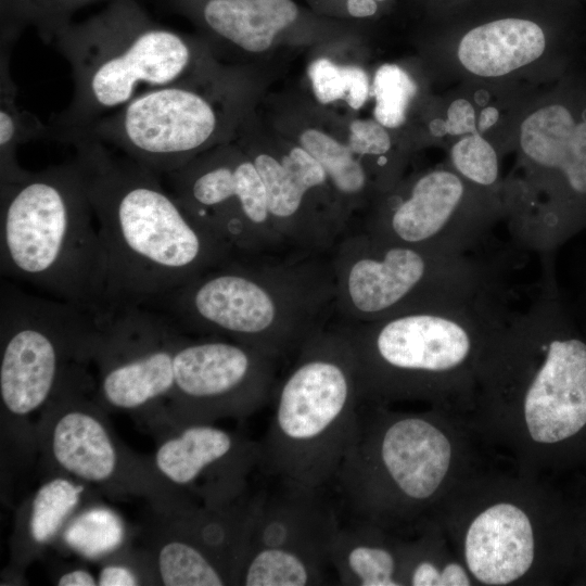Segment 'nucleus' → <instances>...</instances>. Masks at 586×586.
Segmentation results:
<instances>
[{
    "instance_id": "nucleus-29",
    "label": "nucleus",
    "mask_w": 586,
    "mask_h": 586,
    "mask_svg": "<svg viewBox=\"0 0 586 586\" xmlns=\"http://www.w3.org/2000/svg\"><path fill=\"white\" fill-rule=\"evenodd\" d=\"M416 90L415 81L399 66L384 64L379 67L373 80L374 117L378 123L388 128L400 126Z\"/></svg>"
},
{
    "instance_id": "nucleus-9",
    "label": "nucleus",
    "mask_w": 586,
    "mask_h": 586,
    "mask_svg": "<svg viewBox=\"0 0 586 586\" xmlns=\"http://www.w3.org/2000/svg\"><path fill=\"white\" fill-rule=\"evenodd\" d=\"M445 433L419 416L361 412L332 483L351 522L377 526L411 514L431 499L449 469Z\"/></svg>"
},
{
    "instance_id": "nucleus-2",
    "label": "nucleus",
    "mask_w": 586,
    "mask_h": 586,
    "mask_svg": "<svg viewBox=\"0 0 586 586\" xmlns=\"http://www.w3.org/2000/svg\"><path fill=\"white\" fill-rule=\"evenodd\" d=\"M309 254H234L146 306L183 332L232 340L277 360L322 330L334 306L332 266Z\"/></svg>"
},
{
    "instance_id": "nucleus-11",
    "label": "nucleus",
    "mask_w": 586,
    "mask_h": 586,
    "mask_svg": "<svg viewBox=\"0 0 586 586\" xmlns=\"http://www.w3.org/2000/svg\"><path fill=\"white\" fill-rule=\"evenodd\" d=\"M86 365L61 381L36 425V446L58 474L117 495L152 501L161 515L171 513L184 496L157 474L152 459L128 450L113 432Z\"/></svg>"
},
{
    "instance_id": "nucleus-3",
    "label": "nucleus",
    "mask_w": 586,
    "mask_h": 586,
    "mask_svg": "<svg viewBox=\"0 0 586 586\" xmlns=\"http://www.w3.org/2000/svg\"><path fill=\"white\" fill-rule=\"evenodd\" d=\"M1 277L100 314L104 260L77 161L0 184Z\"/></svg>"
},
{
    "instance_id": "nucleus-20",
    "label": "nucleus",
    "mask_w": 586,
    "mask_h": 586,
    "mask_svg": "<svg viewBox=\"0 0 586 586\" xmlns=\"http://www.w3.org/2000/svg\"><path fill=\"white\" fill-rule=\"evenodd\" d=\"M535 556L526 513L509 502L486 508L470 524L464 540L469 571L485 585H507L523 576Z\"/></svg>"
},
{
    "instance_id": "nucleus-37",
    "label": "nucleus",
    "mask_w": 586,
    "mask_h": 586,
    "mask_svg": "<svg viewBox=\"0 0 586 586\" xmlns=\"http://www.w3.org/2000/svg\"><path fill=\"white\" fill-rule=\"evenodd\" d=\"M470 579L464 569L457 563H448L442 569L441 586H467Z\"/></svg>"
},
{
    "instance_id": "nucleus-7",
    "label": "nucleus",
    "mask_w": 586,
    "mask_h": 586,
    "mask_svg": "<svg viewBox=\"0 0 586 586\" xmlns=\"http://www.w3.org/2000/svg\"><path fill=\"white\" fill-rule=\"evenodd\" d=\"M56 39L74 80L71 103L49 125V137L62 142L143 93L188 82L194 60L179 34L137 20L65 29Z\"/></svg>"
},
{
    "instance_id": "nucleus-6",
    "label": "nucleus",
    "mask_w": 586,
    "mask_h": 586,
    "mask_svg": "<svg viewBox=\"0 0 586 586\" xmlns=\"http://www.w3.org/2000/svg\"><path fill=\"white\" fill-rule=\"evenodd\" d=\"M524 310L509 313L481 373L521 392L531 437L586 458V342L564 320L550 282Z\"/></svg>"
},
{
    "instance_id": "nucleus-14",
    "label": "nucleus",
    "mask_w": 586,
    "mask_h": 586,
    "mask_svg": "<svg viewBox=\"0 0 586 586\" xmlns=\"http://www.w3.org/2000/svg\"><path fill=\"white\" fill-rule=\"evenodd\" d=\"M276 359L217 336L183 335L174 359V387L153 424L214 423L246 418L275 392Z\"/></svg>"
},
{
    "instance_id": "nucleus-32",
    "label": "nucleus",
    "mask_w": 586,
    "mask_h": 586,
    "mask_svg": "<svg viewBox=\"0 0 586 586\" xmlns=\"http://www.w3.org/2000/svg\"><path fill=\"white\" fill-rule=\"evenodd\" d=\"M308 75L314 92L321 103L345 99V66H339L328 59L321 58L309 65Z\"/></svg>"
},
{
    "instance_id": "nucleus-36",
    "label": "nucleus",
    "mask_w": 586,
    "mask_h": 586,
    "mask_svg": "<svg viewBox=\"0 0 586 586\" xmlns=\"http://www.w3.org/2000/svg\"><path fill=\"white\" fill-rule=\"evenodd\" d=\"M55 584L58 586H97L98 578L88 570L76 568L62 573Z\"/></svg>"
},
{
    "instance_id": "nucleus-40",
    "label": "nucleus",
    "mask_w": 586,
    "mask_h": 586,
    "mask_svg": "<svg viewBox=\"0 0 586 586\" xmlns=\"http://www.w3.org/2000/svg\"><path fill=\"white\" fill-rule=\"evenodd\" d=\"M583 526H581V540L583 543L584 560L586 562V510L582 519Z\"/></svg>"
},
{
    "instance_id": "nucleus-17",
    "label": "nucleus",
    "mask_w": 586,
    "mask_h": 586,
    "mask_svg": "<svg viewBox=\"0 0 586 586\" xmlns=\"http://www.w3.org/2000/svg\"><path fill=\"white\" fill-rule=\"evenodd\" d=\"M153 466L173 491L199 505L220 507L250 493L260 443L214 423L157 425Z\"/></svg>"
},
{
    "instance_id": "nucleus-1",
    "label": "nucleus",
    "mask_w": 586,
    "mask_h": 586,
    "mask_svg": "<svg viewBox=\"0 0 586 586\" xmlns=\"http://www.w3.org/2000/svg\"><path fill=\"white\" fill-rule=\"evenodd\" d=\"M71 143L102 244L103 310L149 305L234 255L181 205L161 175L102 142Z\"/></svg>"
},
{
    "instance_id": "nucleus-21",
    "label": "nucleus",
    "mask_w": 586,
    "mask_h": 586,
    "mask_svg": "<svg viewBox=\"0 0 586 586\" xmlns=\"http://www.w3.org/2000/svg\"><path fill=\"white\" fill-rule=\"evenodd\" d=\"M253 163L266 188L268 208L284 245L301 249L298 216L307 193L327 180L318 161L303 146L293 148L281 160L262 153Z\"/></svg>"
},
{
    "instance_id": "nucleus-35",
    "label": "nucleus",
    "mask_w": 586,
    "mask_h": 586,
    "mask_svg": "<svg viewBox=\"0 0 586 586\" xmlns=\"http://www.w3.org/2000/svg\"><path fill=\"white\" fill-rule=\"evenodd\" d=\"M347 104L358 110L366 102L369 94V80L367 74L357 66H345Z\"/></svg>"
},
{
    "instance_id": "nucleus-26",
    "label": "nucleus",
    "mask_w": 586,
    "mask_h": 586,
    "mask_svg": "<svg viewBox=\"0 0 586 586\" xmlns=\"http://www.w3.org/2000/svg\"><path fill=\"white\" fill-rule=\"evenodd\" d=\"M154 581L165 586L233 585L227 569L193 539L166 524L148 560Z\"/></svg>"
},
{
    "instance_id": "nucleus-39",
    "label": "nucleus",
    "mask_w": 586,
    "mask_h": 586,
    "mask_svg": "<svg viewBox=\"0 0 586 586\" xmlns=\"http://www.w3.org/2000/svg\"><path fill=\"white\" fill-rule=\"evenodd\" d=\"M498 118L499 112L496 107L487 106L483 109L477 120V131L484 132L493 125H495Z\"/></svg>"
},
{
    "instance_id": "nucleus-13",
    "label": "nucleus",
    "mask_w": 586,
    "mask_h": 586,
    "mask_svg": "<svg viewBox=\"0 0 586 586\" xmlns=\"http://www.w3.org/2000/svg\"><path fill=\"white\" fill-rule=\"evenodd\" d=\"M92 362L95 393L104 408L151 415L165 407L174 387V359L183 332L167 315L145 305L98 314Z\"/></svg>"
},
{
    "instance_id": "nucleus-41",
    "label": "nucleus",
    "mask_w": 586,
    "mask_h": 586,
    "mask_svg": "<svg viewBox=\"0 0 586 586\" xmlns=\"http://www.w3.org/2000/svg\"><path fill=\"white\" fill-rule=\"evenodd\" d=\"M378 1H383V0H378Z\"/></svg>"
},
{
    "instance_id": "nucleus-27",
    "label": "nucleus",
    "mask_w": 586,
    "mask_h": 586,
    "mask_svg": "<svg viewBox=\"0 0 586 586\" xmlns=\"http://www.w3.org/2000/svg\"><path fill=\"white\" fill-rule=\"evenodd\" d=\"M12 48L0 47V184L14 181L26 173L16 158L21 144L50 136L49 125L16 103L17 88L9 67Z\"/></svg>"
},
{
    "instance_id": "nucleus-30",
    "label": "nucleus",
    "mask_w": 586,
    "mask_h": 586,
    "mask_svg": "<svg viewBox=\"0 0 586 586\" xmlns=\"http://www.w3.org/2000/svg\"><path fill=\"white\" fill-rule=\"evenodd\" d=\"M456 173L479 187H492L498 180L499 165L495 149L480 132L463 137L450 150Z\"/></svg>"
},
{
    "instance_id": "nucleus-19",
    "label": "nucleus",
    "mask_w": 586,
    "mask_h": 586,
    "mask_svg": "<svg viewBox=\"0 0 586 586\" xmlns=\"http://www.w3.org/2000/svg\"><path fill=\"white\" fill-rule=\"evenodd\" d=\"M279 482L275 492H263L244 556L266 549L330 565L329 547L341 526L335 509L322 488Z\"/></svg>"
},
{
    "instance_id": "nucleus-15",
    "label": "nucleus",
    "mask_w": 586,
    "mask_h": 586,
    "mask_svg": "<svg viewBox=\"0 0 586 586\" xmlns=\"http://www.w3.org/2000/svg\"><path fill=\"white\" fill-rule=\"evenodd\" d=\"M219 117L211 101L177 84L151 90L73 136L113 146L164 176L215 139Z\"/></svg>"
},
{
    "instance_id": "nucleus-25",
    "label": "nucleus",
    "mask_w": 586,
    "mask_h": 586,
    "mask_svg": "<svg viewBox=\"0 0 586 586\" xmlns=\"http://www.w3.org/2000/svg\"><path fill=\"white\" fill-rule=\"evenodd\" d=\"M296 16L291 0H208L203 9L205 23L217 36L254 53L268 49Z\"/></svg>"
},
{
    "instance_id": "nucleus-12",
    "label": "nucleus",
    "mask_w": 586,
    "mask_h": 586,
    "mask_svg": "<svg viewBox=\"0 0 586 586\" xmlns=\"http://www.w3.org/2000/svg\"><path fill=\"white\" fill-rule=\"evenodd\" d=\"M520 145L531 167L524 193L509 203V227L543 195L517 243L549 252L586 224V89L528 115Z\"/></svg>"
},
{
    "instance_id": "nucleus-5",
    "label": "nucleus",
    "mask_w": 586,
    "mask_h": 586,
    "mask_svg": "<svg viewBox=\"0 0 586 586\" xmlns=\"http://www.w3.org/2000/svg\"><path fill=\"white\" fill-rule=\"evenodd\" d=\"M276 388L259 470L309 487L332 483L357 428V364L341 327L309 337Z\"/></svg>"
},
{
    "instance_id": "nucleus-8",
    "label": "nucleus",
    "mask_w": 586,
    "mask_h": 586,
    "mask_svg": "<svg viewBox=\"0 0 586 586\" xmlns=\"http://www.w3.org/2000/svg\"><path fill=\"white\" fill-rule=\"evenodd\" d=\"M345 323L463 303L493 292L485 267L468 254L383 241L366 231L342 241L332 262Z\"/></svg>"
},
{
    "instance_id": "nucleus-31",
    "label": "nucleus",
    "mask_w": 586,
    "mask_h": 586,
    "mask_svg": "<svg viewBox=\"0 0 586 586\" xmlns=\"http://www.w3.org/2000/svg\"><path fill=\"white\" fill-rule=\"evenodd\" d=\"M347 146L354 154L379 156L378 165L386 163L384 154L391 149V138L380 123L354 120Z\"/></svg>"
},
{
    "instance_id": "nucleus-22",
    "label": "nucleus",
    "mask_w": 586,
    "mask_h": 586,
    "mask_svg": "<svg viewBox=\"0 0 586 586\" xmlns=\"http://www.w3.org/2000/svg\"><path fill=\"white\" fill-rule=\"evenodd\" d=\"M545 49L546 37L539 25L504 18L468 31L459 43L458 58L471 73L497 77L532 63Z\"/></svg>"
},
{
    "instance_id": "nucleus-4",
    "label": "nucleus",
    "mask_w": 586,
    "mask_h": 586,
    "mask_svg": "<svg viewBox=\"0 0 586 586\" xmlns=\"http://www.w3.org/2000/svg\"><path fill=\"white\" fill-rule=\"evenodd\" d=\"M508 311L494 292L367 323H343L360 403L435 394L480 372Z\"/></svg>"
},
{
    "instance_id": "nucleus-28",
    "label": "nucleus",
    "mask_w": 586,
    "mask_h": 586,
    "mask_svg": "<svg viewBox=\"0 0 586 586\" xmlns=\"http://www.w3.org/2000/svg\"><path fill=\"white\" fill-rule=\"evenodd\" d=\"M301 144L318 161L340 192L353 195L365 189L366 171L347 145L316 129L304 131Z\"/></svg>"
},
{
    "instance_id": "nucleus-24",
    "label": "nucleus",
    "mask_w": 586,
    "mask_h": 586,
    "mask_svg": "<svg viewBox=\"0 0 586 586\" xmlns=\"http://www.w3.org/2000/svg\"><path fill=\"white\" fill-rule=\"evenodd\" d=\"M379 530L364 522L339 527L329 547V562L341 585H402L399 553L383 542Z\"/></svg>"
},
{
    "instance_id": "nucleus-16",
    "label": "nucleus",
    "mask_w": 586,
    "mask_h": 586,
    "mask_svg": "<svg viewBox=\"0 0 586 586\" xmlns=\"http://www.w3.org/2000/svg\"><path fill=\"white\" fill-rule=\"evenodd\" d=\"M162 177L181 205L234 254H270L284 246L253 161L192 160Z\"/></svg>"
},
{
    "instance_id": "nucleus-34",
    "label": "nucleus",
    "mask_w": 586,
    "mask_h": 586,
    "mask_svg": "<svg viewBox=\"0 0 586 586\" xmlns=\"http://www.w3.org/2000/svg\"><path fill=\"white\" fill-rule=\"evenodd\" d=\"M98 586H137L146 584L142 573L127 563H107L98 574Z\"/></svg>"
},
{
    "instance_id": "nucleus-10",
    "label": "nucleus",
    "mask_w": 586,
    "mask_h": 586,
    "mask_svg": "<svg viewBox=\"0 0 586 586\" xmlns=\"http://www.w3.org/2000/svg\"><path fill=\"white\" fill-rule=\"evenodd\" d=\"M98 329L97 314L28 293L1 277L2 415L17 425L40 418L64 377L92 362Z\"/></svg>"
},
{
    "instance_id": "nucleus-18",
    "label": "nucleus",
    "mask_w": 586,
    "mask_h": 586,
    "mask_svg": "<svg viewBox=\"0 0 586 586\" xmlns=\"http://www.w3.org/2000/svg\"><path fill=\"white\" fill-rule=\"evenodd\" d=\"M497 213L474 200L457 173L437 169L418 178L365 231L387 242L468 254L491 231Z\"/></svg>"
},
{
    "instance_id": "nucleus-33",
    "label": "nucleus",
    "mask_w": 586,
    "mask_h": 586,
    "mask_svg": "<svg viewBox=\"0 0 586 586\" xmlns=\"http://www.w3.org/2000/svg\"><path fill=\"white\" fill-rule=\"evenodd\" d=\"M430 130L435 136L448 133L459 136L475 133V112L471 103L464 99L455 100L448 107L445 122L435 119L430 124Z\"/></svg>"
},
{
    "instance_id": "nucleus-23",
    "label": "nucleus",
    "mask_w": 586,
    "mask_h": 586,
    "mask_svg": "<svg viewBox=\"0 0 586 586\" xmlns=\"http://www.w3.org/2000/svg\"><path fill=\"white\" fill-rule=\"evenodd\" d=\"M84 487L69 476L47 480L22 507L16 519L12 556L26 565L65 527L80 505Z\"/></svg>"
},
{
    "instance_id": "nucleus-38",
    "label": "nucleus",
    "mask_w": 586,
    "mask_h": 586,
    "mask_svg": "<svg viewBox=\"0 0 586 586\" xmlns=\"http://www.w3.org/2000/svg\"><path fill=\"white\" fill-rule=\"evenodd\" d=\"M347 10L355 17L373 15L377 11L374 0H347Z\"/></svg>"
}]
</instances>
